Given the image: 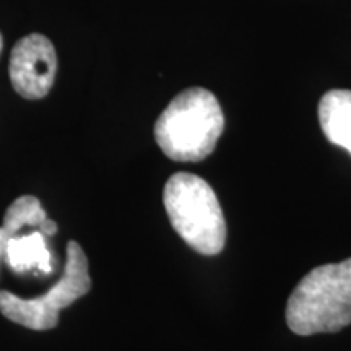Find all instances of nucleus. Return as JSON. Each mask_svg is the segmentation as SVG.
<instances>
[{
  "instance_id": "nucleus-1",
  "label": "nucleus",
  "mask_w": 351,
  "mask_h": 351,
  "mask_svg": "<svg viewBox=\"0 0 351 351\" xmlns=\"http://www.w3.org/2000/svg\"><path fill=\"white\" fill-rule=\"evenodd\" d=\"M225 129V116L212 91L189 88L161 112L156 143L173 161H202L212 155Z\"/></svg>"
},
{
  "instance_id": "nucleus-2",
  "label": "nucleus",
  "mask_w": 351,
  "mask_h": 351,
  "mask_svg": "<svg viewBox=\"0 0 351 351\" xmlns=\"http://www.w3.org/2000/svg\"><path fill=\"white\" fill-rule=\"evenodd\" d=\"M287 324L296 335L333 333L351 324V258L311 270L287 302Z\"/></svg>"
},
{
  "instance_id": "nucleus-3",
  "label": "nucleus",
  "mask_w": 351,
  "mask_h": 351,
  "mask_svg": "<svg viewBox=\"0 0 351 351\" xmlns=\"http://www.w3.org/2000/svg\"><path fill=\"white\" fill-rule=\"evenodd\" d=\"M163 202L171 225L189 247L204 256L223 251L226 221L207 181L191 173H176L166 182Z\"/></svg>"
},
{
  "instance_id": "nucleus-4",
  "label": "nucleus",
  "mask_w": 351,
  "mask_h": 351,
  "mask_svg": "<svg viewBox=\"0 0 351 351\" xmlns=\"http://www.w3.org/2000/svg\"><path fill=\"white\" fill-rule=\"evenodd\" d=\"M91 289L88 258L77 241L67 244V261L62 278L46 295L25 300L8 291H0V311L12 322L32 330H49L59 322V313Z\"/></svg>"
},
{
  "instance_id": "nucleus-5",
  "label": "nucleus",
  "mask_w": 351,
  "mask_h": 351,
  "mask_svg": "<svg viewBox=\"0 0 351 351\" xmlns=\"http://www.w3.org/2000/svg\"><path fill=\"white\" fill-rule=\"evenodd\" d=\"M57 56L54 44L43 34H29L21 38L10 56L12 85L26 99H41L54 85Z\"/></svg>"
},
{
  "instance_id": "nucleus-6",
  "label": "nucleus",
  "mask_w": 351,
  "mask_h": 351,
  "mask_svg": "<svg viewBox=\"0 0 351 351\" xmlns=\"http://www.w3.org/2000/svg\"><path fill=\"white\" fill-rule=\"evenodd\" d=\"M8 267L16 274L39 270L41 274H52L51 251L47 247L46 236L41 231L29 232V234L20 236L16 232L7 241L5 252H3Z\"/></svg>"
},
{
  "instance_id": "nucleus-7",
  "label": "nucleus",
  "mask_w": 351,
  "mask_h": 351,
  "mask_svg": "<svg viewBox=\"0 0 351 351\" xmlns=\"http://www.w3.org/2000/svg\"><path fill=\"white\" fill-rule=\"evenodd\" d=\"M319 122L324 135L351 155V91L332 90L319 103Z\"/></svg>"
},
{
  "instance_id": "nucleus-8",
  "label": "nucleus",
  "mask_w": 351,
  "mask_h": 351,
  "mask_svg": "<svg viewBox=\"0 0 351 351\" xmlns=\"http://www.w3.org/2000/svg\"><path fill=\"white\" fill-rule=\"evenodd\" d=\"M25 226H36L44 236H54L57 232L56 221L47 218L41 202L33 195L19 197L3 217V228L12 234H16Z\"/></svg>"
},
{
  "instance_id": "nucleus-9",
  "label": "nucleus",
  "mask_w": 351,
  "mask_h": 351,
  "mask_svg": "<svg viewBox=\"0 0 351 351\" xmlns=\"http://www.w3.org/2000/svg\"><path fill=\"white\" fill-rule=\"evenodd\" d=\"M12 236H15V234H12L10 231H7L5 228H0V261H2V257H3V252H5V245H7V241L12 238Z\"/></svg>"
},
{
  "instance_id": "nucleus-10",
  "label": "nucleus",
  "mask_w": 351,
  "mask_h": 351,
  "mask_svg": "<svg viewBox=\"0 0 351 351\" xmlns=\"http://www.w3.org/2000/svg\"><path fill=\"white\" fill-rule=\"evenodd\" d=\"M2 46H3V41H2V34H0V52H2Z\"/></svg>"
}]
</instances>
